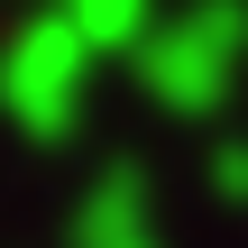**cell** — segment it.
Returning <instances> with one entry per match:
<instances>
[{"label":"cell","instance_id":"6da1fadb","mask_svg":"<svg viewBox=\"0 0 248 248\" xmlns=\"http://www.w3.org/2000/svg\"><path fill=\"white\" fill-rule=\"evenodd\" d=\"M74 64H83V28H28L0 55V101L28 129H64L74 120Z\"/></svg>","mask_w":248,"mask_h":248},{"label":"cell","instance_id":"7a4b0ae2","mask_svg":"<svg viewBox=\"0 0 248 248\" xmlns=\"http://www.w3.org/2000/svg\"><path fill=\"white\" fill-rule=\"evenodd\" d=\"M230 55V9H202V28L193 37H156L147 46V83H156V101H175V110H202L212 101V64Z\"/></svg>","mask_w":248,"mask_h":248},{"label":"cell","instance_id":"3957f363","mask_svg":"<svg viewBox=\"0 0 248 248\" xmlns=\"http://www.w3.org/2000/svg\"><path fill=\"white\" fill-rule=\"evenodd\" d=\"M138 202H129V184H110L101 202H83V248H138Z\"/></svg>","mask_w":248,"mask_h":248}]
</instances>
